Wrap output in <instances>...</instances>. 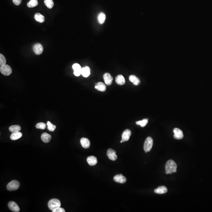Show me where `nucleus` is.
<instances>
[{
	"label": "nucleus",
	"instance_id": "f257e3e1",
	"mask_svg": "<svg viewBox=\"0 0 212 212\" xmlns=\"http://www.w3.org/2000/svg\"><path fill=\"white\" fill-rule=\"evenodd\" d=\"M177 166L175 162L173 160L168 161L165 165V173L166 174H171L176 172Z\"/></svg>",
	"mask_w": 212,
	"mask_h": 212
},
{
	"label": "nucleus",
	"instance_id": "f03ea898",
	"mask_svg": "<svg viewBox=\"0 0 212 212\" xmlns=\"http://www.w3.org/2000/svg\"><path fill=\"white\" fill-rule=\"evenodd\" d=\"M61 203L59 200L57 199H51L48 203V207L49 209L52 210H54L55 209L60 207Z\"/></svg>",
	"mask_w": 212,
	"mask_h": 212
},
{
	"label": "nucleus",
	"instance_id": "7ed1b4c3",
	"mask_svg": "<svg viewBox=\"0 0 212 212\" xmlns=\"http://www.w3.org/2000/svg\"><path fill=\"white\" fill-rule=\"evenodd\" d=\"M153 144V138L150 137H148L146 138L144 144V150L145 153L150 151L152 149Z\"/></svg>",
	"mask_w": 212,
	"mask_h": 212
},
{
	"label": "nucleus",
	"instance_id": "20e7f679",
	"mask_svg": "<svg viewBox=\"0 0 212 212\" xmlns=\"http://www.w3.org/2000/svg\"><path fill=\"white\" fill-rule=\"evenodd\" d=\"M19 187V182L16 180H13L7 185V189L9 191H13L18 189Z\"/></svg>",
	"mask_w": 212,
	"mask_h": 212
},
{
	"label": "nucleus",
	"instance_id": "39448f33",
	"mask_svg": "<svg viewBox=\"0 0 212 212\" xmlns=\"http://www.w3.org/2000/svg\"><path fill=\"white\" fill-rule=\"evenodd\" d=\"M0 72L4 76H9L12 73V68L8 65H3L1 66Z\"/></svg>",
	"mask_w": 212,
	"mask_h": 212
},
{
	"label": "nucleus",
	"instance_id": "423d86ee",
	"mask_svg": "<svg viewBox=\"0 0 212 212\" xmlns=\"http://www.w3.org/2000/svg\"><path fill=\"white\" fill-rule=\"evenodd\" d=\"M34 52L36 54L39 55L43 53V46L40 43L35 44L33 47Z\"/></svg>",
	"mask_w": 212,
	"mask_h": 212
},
{
	"label": "nucleus",
	"instance_id": "0eeeda50",
	"mask_svg": "<svg viewBox=\"0 0 212 212\" xmlns=\"http://www.w3.org/2000/svg\"><path fill=\"white\" fill-rule=\"evenodd\" d=\"M131 135V132L130 130L129 129H126L123 133L122 135V139L120 142L122 143L124 142L128 141L130 139Z\"/></svg>",
	"mask_w": 212,
	"mask_h": 212
},
{
	"label": "nucleus",
	"instance_id": "6e6552de",
	"mask_svg": "<svg viewBox=\"0 0 212 212\" xmlns=\"http://www.w3.org/2000/svg\"><path fill=\"white\" fill-rule=\"evenodd\" d=\"M173 132L174 133V137L176 139H182L184 137V134H183V132L179 128H174L173 130Z\"/></svg>",
	"mask_w": 212,
	"mask_h": 212
},
{
	"label": "nucleus",
	"instance_id": "1a4fd4ad",
	"mask_svg": "<svg viewBox=\"0 0 212 212\" xmlns=\"http://www.w3.org/2000/svg\"><path fill=\"white\" fill-rule=\"evenodd\" d=\"M72 68L74 70V74L76 76H79L82 74V68L78 63L74 64L72 66Z\"/></svg>",
	"mask_w": 212,
	"mask_h": 212
},
{
	"label": "nucleus",
	"instance_id": "9d476101",
	"mask_svg": "<svg viewBox=\"0 0 212 212\" xmlns=\"http://www.w3.org/2000/svg\"><path fill=\"white\" fill-rule=\"evenodd\" d=\"M103 79L105 83L107 85H110L113 83V77L111 76L110 74L109 73H107L104 74L103 75Z\"/></svg>",
	"mask_w": 212,
	"mask_h": 212
},
{
	"label": "nucleus",
	"instance_id": "9b49d317",
	"mask_svg": "<svg viewBox=\"0 0 212 212\" xmlns=\"http://www.w3.org/2000/svg\"><path fill=\"white\" fill-rule=\"evenodd\" d=\"M114 180L115 182L120 184H124L127 181V179L122 174H118L114 177Z\"/></svg>",
	"mask_w": 212,
	"mask_h": 212
},
{
	"label": "nucleus",
	"instance_id": "f8f14e48",
	"mask_svg": "<svg viewBox=\"0 0 212 212\" xmlns=\"http://www.w3.org/2000/svg\"><path fill=\"white\" fill-rule=\"evenodd\" d=\"M108 157L110 160L115 161L117 159V156L116 154V152L112 149H109L107 152Z\"/></svg>",
	"mask_w": 212,
	"mask_h": 212
},
{
	"label": "nucleus",
	"instance_id": "ddd939ff",
	"mask_svg": "<svg viewBox=\"0 0 212 212\" xmlns=\"http://www.w3.org/2000/svg\"><path fill=\"white\" fill-rule=\"evenodd\" d=\"M9 208L15 212H18L20 211L19 207L15 202L14 201H10L8 204Z\"/></svg>",
	"mask_w": 212,
	"mask_h": 212
},
{
	"label": "nucleus",
	"instance_id": "4468645a",
	"mask_svg": "<svg viewBox=\"0 0 212 212\" xmlns=\"http://www.w3.org/2000/svg\"><path fill=\"white\" fill-rule=\"evenodd\" d=\"M95 88L97 90L102 92L105 91L107 89V86L106 85L101 82L96 83L95 85Z\"/></svg>",
	"mask_w": 212,
	"mask_h": 212
},
{
	"label": "nucleus",
	"instance_id": "2eb2a0df",
	"mask_svg": "<svg viewBox=\"0 0 212 212\" xmlns=\"http://www.w3.org/2000/svg\"><path fill=\"white\" fill-rule=\"evenodd\" d=\"M115 80L117 84L119 85H123L125 83V79L122 75H119L117 76Z\"/></svg>",
	"mask_w": 212,
	"mask_h": 212
},
{
	"label": "nucleus",
	"instance_id": "dca6fc26",
	"mask_svg": "<svg viewBox=\"0 0 212 212\" xmlns=\"http://www.w3.org/2000/svg\"><path fill=\"white\" fill-rule=\"evenodd\" d=\"M80 142L83 147L85 148H88L90 145V143L89 139L86 138H82L80 139Z\"/></svg>",
	"mask_w": 212,
	"mask_h": 212
},
{
	"label": "nucleus",
	"instance_id": "f3484780",
	"mask_svg": "<svg viewBox=\"0 0 212 212\" xmlns=\"http://www.w3.org/2000/svg\"><path fill=\"white\" fill-rule=\"evenodd\" d=\"M87 161L90 166H94L97 164V159L94 156H90L87 158Z\"/></svg>",
	"mask_w": 212,
	"mask_h": 212
},
{
	"label": "nucleus",
	"instance_id": "a211bd4d",
	"mask_svg": "<svg viewBox=\"0 0 212 212\" xmlns=\"http://www.w3.org/2000/svg\"><path fill=\"white\" fill-rule=\"evenodd\" d=\"M167 191L168 190L167 187L164 186H160L154 190V192L158 194H165L167 193Z\"/></svg>",
	"mask_w": 212,
	"mask_h": 212
},
{
	"label": "nucleus",
	"instance_id": "6ab92c4d",
	"mask_svg": "<svg viewBox=\"0 0 212 212\" xmlns=\"http://www.w3.org/2000/svg\"><path fill=\"white\" fill-rule=\"evenodd\" d=\"M41 139L43 142L45 143L49 142L52 139V136L50 134L47 133H44L41 135Z\"/></svg>",
	"mask_w": 212,
	"mask_h": 212
},
{
	"label": "nucleus",
	"instance_id": "aec40b11",
	"mask_svg": "<svg viewBox=\"0 0 212 212\" xmlns=\"http://www.w3.org/2000/svg\"><path fill=\"white\" fill-rule=\"evenodd\" d=\"M90 69L89 67L88 66L84 67L82 68V74L83 77H87L90 76Z\"/></svg>",
	"mask_w": 212,
	"mask_h": 212
},
{
	"label": "nucleus",
	"instance_id": "412c9836",
	"mask_svg": "<svg viewBox=\"0 0 212 212\" xmlns=\"http://www.w3.org/2000/svg\"><path fill=\"white\" fill-rule=\"evenodd\" d=\"M23 134L21 132L12 133L10 136V139L12 140H16L22 137Z\"/></svg>",
	"mask_w": 212,
	"mask_h": 212
},
{
	"label": "nucleus",
	"instance_id": "4be33fe9",
	"mask_svg": "<svg viewBox=\"0 0 212 212\" xmlns=\"http://www.w3.org/2000/svg\"><path fill=\"white\" fill-rule=\"evenodd\" d=\"M34 18L36 21L39 23H43L45 21V17L40 13L35 14V15Z\"/></svg>",
	"mask_w": 212,
	"mask_h": 212
},
{
	"label": "nucleus",
	"instance_id": "5701e85b",
	"mask_svg": "<svg viewBox=\"0 0 212 212\" xmlns=\"http://www.w3.org/2000/svg\"><path fill=\"white\" fill-rule=\"evenodd\" d=\"M9 131L11 133H16V132H19L21 130V127L18 125H12L10 126L9 128Z\"/></svg>",
	"mask_w": 212,
	"mask_h": 212
},
{
	"label": "nucleus",
	"instance_id": "b1692460",
	"mask_svg": "<svg viewBox=\"0 0 212 212\" xmlns=\"http://www.w3.org/2000/svg\"><path fill=\"white\" fill-rule=\"evenodd\" d=\"M38 4L37 0H30L27 3L28 7L29 8H34L36 7Z\"/></svg>",
	"mask_w": 212,
	"mask_h": 212
},
{
	"label": "nucleus",
	"instance_id": "393cba45",
	"mask_svg": "<svg viewBox=\"0 0 212 212\" xmlns=\"http://www.w3.org/2000/svg\"><path fill=\"white\" fill-rule=\"evenodd\" d=\"M106 19V15L104 13L102 12L99 14L98 16V20L99 23L101 24L104 23Z\"/></svg>",
	"mask_w": 212,
	"mask_h": 212
},
{
	"label": "nucleus",
	"instance_id": "a878e982",
	"mask_svg": "<svg viewBox=\"0 0 212 212\" xmlns=\"http://www.w3.org/2000/svg\"><path fill=\"white\" fill-rule=\"evenodd\" d=\"M148 123V119H143L142 121L136 122V124L137 125H140V126L142 127H144L147 125Z\"/></svg>",
	"mask_w": 212,
	"mask_h": 212
},
{
	"label": "nucleus",
	"instance_id": "bb28decb",
	"mask_svg": "<svg viewBox=\"0 0 212 212\" xmlns=\"http://www.w3.org/2000/svg\"><path fill=\"white\" fill-rule=\"evenodd\" d=\"M45 4L49 9H52L54 6V3L53 0H45Z\"/></svg>",
	"mask_w": 212,
	"mask_h": 212
},
{
	"label": "nucleus",
	"instance_id": "cd10ccee",
	"mask_svg": "<svg viewBox=\"0 0 212 212\" xmlns=\"http://www.w3.org/2000/svg\"><path fill=\"white\" fill-rule=\"evenodd\" d=\"M47 125L48 126V129L51 132H53L55 130V128H56V126L54 125L52 123H51L50 122L48 121L47 123Z\"/></svg>",
	"mask_w": 212,
	"mask_h": 212
},
{
	"label": "nucleus",
	"instance_id": "c85d7f7f",
	"mask_svg": "<svg viewBox=\"0 0 212 212\" xmlns=\"http://www.w3.org/2000/svg\"><path fill=\"white\" fill-rule=\"evenodd\" d=\"M35 127H36V128H37V129L44 130V129H45L46 127V125L44 123H37L36 124Z\"/></svg>",
	"mask_w": 212,
	"mask_h": 212
},
{
	"label": "nucleus",
	"instance_id": "c756f323",
	"mask_svg": "<svg viewBox=\"0 0 212 212\" xmlns=\"http://www.w3.org/2000/svg\"><path fill=\"white\" fill-rule=\"evenodd\" d=\"M6 60L3 55L1 54H0V65L1 66L6 65Z\"/></svg>",
	"mask_w": 212,
	"mask_h": 212
},
{
	"label": "nucleus",
	"instance_id": "7c9ffc66",
	"mask_svg": "<svg viewBox=\"0 0 212 212\" xmlns=\"http://www.w3.org/2000/svg\"><path fill=\"white\" fill-rule=\"evenodd\" d=\"M65 210L63 208L60 207L57 209H55L54 210H52V212H65Z\"/></svg>",
	"mask_w": 212,
	"mask_h": 212
},
{
	"label": "nucleus",
	"instance_id": "2f4dec72",
	"mask_svg": "<svg viewBox=\"0 0 212 212\" xmlns=\"http://www.w3.org/2000/svg\"><path fill=\"white\" fill-rule=\"evenodd\" d=\"M137 77H136L134 75H131L129 77V80L131 82H134L135 81V80L136 79Z\"/></svg>",
	"mask_w": 212,
	"mask_h": 212
},
{
	"label": "nucleus",
	"instance_id": "473e14b6",
	"mask_svg": "<svg viewBox=\"0 0 212 212\" xmlns=\"http://www.w3.org/2000/svg\"><path fill=\"white\" fill-rule=\"evenodd\" d=\"M140 83H141V82H140V79L138 77H137L136 79L135 80V81L133 83L134 85L138 86L139 85Z\"/></svg>",
	"mask_w": 212,
	"mask_h": 212
},
{
	"label": "nucleus",
	"instance_id": "72a5a7b5",
	"mask_svg": "<svg viewBox=\"0 0 212 212\" xmlns=\"http://www.w3.org/2000/svg\"><path fill=\"white\" fill-rule=\"evenodd\" d=\"M13 3L15 5L18 6L21 4L22 0H12Z\"/></svg>",
	"mask_w": 212,
	"mask_h": 212
}]
</instances>
